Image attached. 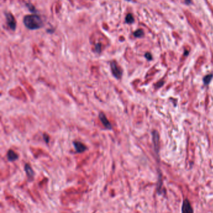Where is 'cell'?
Instances as JSON below:
<instances>
[{"label":"cell","instance_id":"obj_11","mask_svg":"<svg viewBox=\"0 0 213 213\" xmlns=\"http://www.w3.org/2000/svg\"><path fill=\"white\" fill-rule=\"evenodd\" d=\"M125 20H126V23L131 24V23H132L133 22H134L135 19H134V17H133V16L129 13V14L127 15Z\"/></svg>","mask_w":213,"mask_h":213},{"label":"cell","instance_id":"obj_19","mask_svg":"<svg viewBox=\"0 0 213 213\" xmlns=\"http://www.w3.org/2000/svg\"><path fill=\"white\" fill-rule=\"evenodd\" d=\"M128 1H129V0H128Z\"/></svg>","mask_w":213,"mask_h":213},{"label":"cell","instance_id":"obj_17","mask_svg":"<svg viewBox=\"0 0 213 213\" xmlns=\"http://www.w3.org/2000/svg\"><path fill=\"white\" fill-rule=\"evenodd\" d=\"M185 3L187 5H190L191 3V0H185Z\"/></svg>","mask_w":213,"mask_h":213},{"label":"cell","instance_id":"obj_13","mask_svg":"<svg viewBox=\"0 0 213 213\" xmlns=\"http://www.w3.org/2000/svg\"><path fill=\"white\" fill-rule=\"evenodd\" d=\"M95 50L98 53H100L101 51V45L100 43H97L95 46Z\"/></svg>","mask_w":213,"mask_h":213},{"label":"cell","instance_id":"obj_10","mask_svg":"<svg viewBox=\"0 0 213 213\" xmlns=\"http://www.w3.org/2000/svg\"><path fill=\"white\" fill-rule=\"evenodd\" d=\"M212 77H213V74H210L206 75V76L203 78L204 84L205 85H208V84L211 82Z\"/></svg>","mask_w":213,"mask_h":213},{"label":"cell","instance_id":"obj_15","mask_svg":"<svg viewBox=\"0 0 213 213\" xmlns=\"http://www.w3.org/2000/svg\"><path fill=\"white\" fill-rule=\"evenodd\" d=\"M43 139L45 140V141L46 143H49V136L48 135H47L46 133H45V134L43 135Z\"/></svg>","mask_w":213,"mask_h":213},{"label":"cell","instance_id":"obj_7","mask_svg":"<svg viewBox=\"0 0 213 213\" xmlns=\"http://www.w3.org/2000/svg\"><path fill=\"white\" fill-rule=\"evenodd\" d=\"M153 141L154 143V150L156 152L158 153L159 149V139L158 132L156 131H154L153 132Z\"/></svg>","mask_w":213,"mask_h":213},{"label":"cell","instance_id":"obj_8","mask_svg":"<svg viewBox=\"0 0 213 213\" xmlns=\"http://www.w3.org/2000/svg\"><path fill=\"white\" fill-rule=\"evenodd\" d=\"M24 171L26 173V176H28L29 179L33 180L34 176V172L32 168L29 164H26L24 166Z\"/></svg>","mask_w":213,"mask_h":213},{"label":"cell","instance_id":"obj_18","mask_svg":"<svg viewBox=\"0 0 213 213\" xmlns=\"http://www.w3.org/2000/svg\"><path fill=\"white\" fill-rule=\"evenodd\" d=\"M188 53H189L188 51H186V52L184 53V55H185V56H188Z\"/></svg>","mask_w":213,"mask_h":213},{"label":"cell","instance_id":"obj_5","mask_svg":"<svg viewBox=\"0 0 213 213\" xmlns=\"http://www.w3.org/2000/svg\"><path fill=\"white\" fill-rule=\"evenodd\" d=\"M73 145L77 153H82L87 150V147L85 144L79 141H74Z\"/></svg>","mask_w":213,"mask_h":213},{"label":"cell","instance_id":"obj_4","mask_svg":"<svg viewBox=\"0 0 213 213\" xmlns=\"http://www.w3.org/2000/svg\"><path fill=\"white\" fill-rule=\"evenodd\" d=\"M99 118L100 119L101 122L102 123L103 125L104 126L106 129H112V126L109 120L108 119L106 116L103 113H100L99 114Z\"/></svg>","mask_w":213,"mask_h":213},{"label":"cell","instance_id":"obj_9","mask_svg":"<svg viewBox=\"0 0 213 213\" xmlns=\"http://www.w3.org/2000/svg\"><path fill=\"white\" fill-rule=\"evenodd\" d=\"M7 158L8 160L10 162H13L17 160L18 158V155L11 150H9L7 153Z\"/></svg>","mask_w":213,"mask_h":213},{"label":"cell","instance_id":"obj_6","mask_svg":"<svg viewBox=\"0 0 213 213\" xmlns=\"http://www.w3.org/2000/svg\"><path fill=\"white\" fill-rule=\"evenodd\" d=\"M193 211H194L188 199H185V200H184L182 206V212L184 213H192L193 212Z\"/></svg>","mask_w":213,"mask_h":213},{"label":"cell","instance_id":"obj_3","mask_svg":"<svg viewBox=\"0 0 213 213\" xmlns=\"http://www.w3.org/2000/svg\"><path fill=\"white\" fill-rule=\"evenodd\" d=\"M6 18L8 25L9 27L13 31H15L16 28V23L15 20V18L11 14V13H6Z\"/></svg>","mask_w":213,"mask_h":213},{"label":"cell","instance_id":"obj_16","mask_svg":"<svg viewBox=\"0 0 213 213\" xmlns=\"http://www.w3.org/2000/svg\"><path fill=\"white\" fill-rule=\"evenodd\" d=\"M27 6H28V8L30 9V11H33V12H35V11H34V10H36V9H35L34 8L33 6V5H31V4H27Z\"/></svg>","mask_w":213,"mask_h":213},{"label":"cell","instance_id":"obj_1","mask_svg":"<svg viewBox=\"0 0 213 213\" xmlns=\"http://www.w3.org/2000/svg\"><path fill=\"white\" fill-rule=\"evenodd\" d=\"M23 23L26 28L32 30L39 29L43 26V21L40 17L34 15L24 16Z\"/></svg>","mask_w":213,"mask_h":213},{"label":"cell","instance_id":"obj_14","mask_svg":"<svg viewBox=\"0 0 213 213\" xmlns=\"http://www.w3.org/2000/svg\"><path fill=\"white\" fill-rule=\"evenodd\" d=\"M145 58L147 59L148 60H149V61H150V60H151L153 59L152 55H151V53H150V52H146V54H145Z\"/></svg>","mask_w":213,"mask_h":213},{"label":"cell","instance_id":"obj_12","mask_svg":"<svg viewBox=\"0 0 213 213\" xmlns=\"http://www.w3.org/2000/svg\"><path fill=\"white\" fill-rule=\"evenodd\" d=\"M133 34H134V36H135V37H136V38H141V37H143V36H144V31H143V30H136Z\"/></svg>","mask_w":213,"mask_h":213},{"label":"cell","instance_id":"obj_2","mask_svg":"<svg viewBox=\"0 0 213 213\" xmlns=\"http://www.w3.org/2000/svg\"><path fill=\"white\" fill-rule=\"evenodd\" d=\"M111 68L113 76L116 79H120L121 78L123 72L115 61H112L111 63Z\"/></svg>","mask_w":213,"mask_h":213}]
</instances>
